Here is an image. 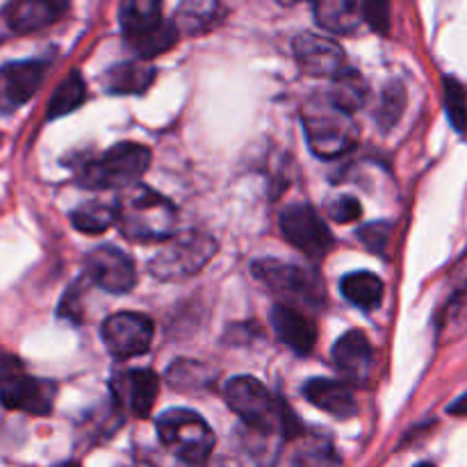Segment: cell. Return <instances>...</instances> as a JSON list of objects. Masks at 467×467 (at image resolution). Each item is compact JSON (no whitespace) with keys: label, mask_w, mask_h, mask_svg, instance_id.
Returning <instances> with one entry per match:
<instances>
[{"label":"cell","mask_w":467,"mask_h":467,"mask_svg":"<svg viewBox=\"0 0 467 467\" xmlns=\"http://www.w3.org/2000/svg\"><path fill=\"white\" fill-rule=\"evenodd\" d=\"M295 55L299 67L308 76L333 78L336 80L345 71V50L331 36L301 32L295 39Z\"/></svg>","instance_id":"obj_13"},{"label":"cell","mask_w":467,"mask_h":467,"mask_svg":"<svg viewBox=\"0 0 467 467\" xmlns=\"http://www.w3.org/2000/svg\"><path fill=\"white\" fill-rule=\"evenodd\" d=\"M441 340L451 342L459 340L461 336L467 333V295L454 292L450 301H447L445 310L441 315Z\"/></svg>","instance_id":"obj_28"},{"label":"cell","mask_w":467,"mask_h":467,"mask_svg":"<svg viewBox=\"0 0 467 467\" xmlns=\"http://www.w3.org/2000/svg\"><path fill=\"white\" fill-rule=\"evenodd\" d=\"M226 9L219 3H185L178 7L176 12V26L178 35H199V32H208L210 27L217 26L222 21Z\"/></svg>","instance_id":"obj_22"},{"label":"cell","mask_w":467,"mask_h":467,"mask_svg":"<svg viewBox=\"0 0 467 467\" xmlns=\"http://www.w3.org/2000/svg\"><path fill=\"white\" fill-rule=\"evenodd\" d=\"M404 99L406 94L401 85H390L386 91H383V99L381 103H379V114H377L379 126L390 128L392 123L400 119L401 109H404Z\"/></svg>","instance_id":"obj_31"},{"label":"cell","mask_w":467,"mask_h":467,"mask_svg":"<svg viewBox=\"0 0 467 467\" xmlns=\"http://www.w3.org/2000/svg\"><path fill=\"white\" fill-rule=\"evenodd\" d=\"M85 274L109 295H126L137 285L135 263L117 246H99L85 260Z\"/></svg>","instance_id":"obj_11"},{"label":"cell","mask_w":467,"mask_h":467,"mask_svg":"<svg viewBox=\"0 0 467 467\" xmlns=\"http://www.w3.org/2000/svg\"><path fill=\"white\" fill-rule=\"evenodd\" d=\"M57 467H78L76 463H64V465H57Z\"/></svg>","instance_id":"obj_39"},{"label":"cell","mask_w":467,"mask_h":467,"mask_svg":"<svg viewBox=\"0 0 467 467\" xmlns=\"http://www.w3.org/2000/svg\"><path fill=\"white\" fill-rule=\"evenodd\" d=\"M304 123L310 149L319 158H337L354 149V144L358 141V128H356L351 114L337 109L327 96L306 105Z\"/></svg>","instance_id":"obj_6"},{"label":"cell","mask_w":467,"mask_h":467,"mask_svg":"<svg viewBox=\"0 0 467 467\" xmlns=\"http://www.w3.org/2000/svg\"><path fill=\"white\" fill-rule=\"evenodd\" d=\"M87 99V89L85 82L78 73H71L62 85L55 89L53 99L48 103V119H59L64 114H71L73 109L80 108Z\"/></svg>","instance_id":"obj_26"},{"label":"cell","mask_w":467,"mask_h":467,"mask_svg":"<svg viewBox=\"0 0 467 467\" xmlns=\"http://www.w3.org/2000/svg\"><path fill=\"white\" fill-rule=\"evenodd\" d=\"M214 379V372H210L205 365L196 363H176L169 369V381L173 388H182V390H192V388L210 386Z\"/></svg>","instance_id":"obj_29"},{"label":"cell","mask_w":467,"mask_h":467,"mask_svg":"<svg viewBox=\"0 0 467 467\" xmlns=\"http://www.w3.org/2000/svg\"><path fill=\"white\" fill-rule=\"evenodd\" d=\"M269 322H272L278 340L290 347L295 354L306 356L313 351L315 342H317V327L308 315L296 310L295 306L278 304L269 313Z\"/></svg>","instance_id":"obj_17"},{"label":"cell","mask_w":467,"mask_h":467,"mask_svg":"<svg viewBox=\"0 0 467 467\" xmlns=\"http://www.w3.org/2000/svg\"><path fill=\"white\" fill-rule=\"evenodd\" d=\"M228 406L251 429L260 433L292 431V422L281 401L254 377H235L226 383Z\"/></svg>","instance_id":"obj_3"},{"label":"cell","mask_w":467,"mask_h":467,"mask_svg":"<svg viewBox=\"0 0 467 467\" xmlns=\"http://www.w3.org/2000/svg\"><path fill=\"white\" fill-rule=\"evenodd\" d=\"M340 290L349 304L363 310L379 308V304L383 301V281L369 272H354L345 276L340 283Z\"/></svg>","instance_id":"obj_23"},{"label":"cell","mask_w":467,"mask_h":467,"mask_svg":"<svg viewBox=\"0 0 467 467\" xmlns=\"http://www.w3.org/2000/svg\"><path fill=\"white\" fill-rule=\"evenodd\" d=\"M450 413L459 415V418H467V395L459 397V400L450 406Z\"/></svg>","instance_id":"obj_37"},{"label":"cell","mask_w":467,"mask_h":467,"mask_svg":"<svg viewBox=\"0 0 467 467\" xmlns=\"http://www.w3.org/2000/svg\"><path fill=\"white\" fill-rule=\"evenodd\" d=\"M217 242L201 231H185L169 237L167 244L150 258L149 269L160 281H182L199 274L213 260Z\"/></svg>","instance_id":"obj_7"},{"label":"cell","mask_w":467,"mask_h":467,"mask_svg":"<svg viewBox=\"0 0 467 467\" xmlns=\"http://www.w3.org/2000/svg\"><path fill=\"white\" fill-rule=\"evenodd\" d=\"M445 105L447 114H450L451 126L459 132H465L467 128V94L459 80L447 78L445 80Z\"/></svg>","instance_id":"obj_30"},{"label":"cell","mask_w":467,"mask_h":467,"mask_svg":"<svg viewBox=\"0 0 467 467\" xmlns=\"http://www.w3.org/2000/svg\"><path fill=\"white\" fill-rule=\"evenodd\" d=\"M67 12L64 3H50V0H21L12 3L5 14L12 30L16 32H35L50 26Z\"/></svg>","instance_id":"obj_19"},{"label":"cell","mask_w":467,"mask_h":467,"mask_svg":"<svg viewBox=\"0 0 467 467\" xmlns=\"http://www.w3.org/2000/svg\"><path fill=\"white\" fill-rule=\"evenodd\" d=\"M123 35L130 48L144 57H155L178 41V30L173 23L162 16V7L155 0H128L119 7Z\"/></svg>","instance_id":"obj_4"},{"label":"cell","mask_w":467,"mask_h":467,"mask_svg":"<svg viewBox=\"0 0 467 467\" xmlns=\"http://www.w3.org/2000/svg\"><path fill=\"white\" fill-rule=\"evenodd\" d=\"M71 223L80 233H89V235H99L105 233L109 226L117 223V213L114 205L99 203V201H89V203L80 205L71 213Z\"/></svg>","instance_id":"obj_25"},{"label":"cell","mask_w":467,"mask_h":467,"mask_svg":"<svg viewBox=\"0 0 467 467\" xmlns=\"http://www.w3.org/2000/svg\"><path fill=\"white\" fill-rule=\"evenodd\" d=\"M360 213H363V208H360V203L354 196H340V199H336L328 205V214L336 222H356L360 217Z\"/></svg>","instance_id":"obj_33"},{"label":"cell","mask_w":467,"mask_h":467,"mask_svg":"<svg viewBox=\"0 0 467 467\" xmlns=\"http://www.w3.org/2000/svg\"><path fill=\"white\" fill-rule=\"evenodd\" d=\"M158 436L185 465L201 467L214 450V433L194 410L171 409L160 415Z\"/></svg>","instance_id":"obj_5"},{"label":"cell","mask_w":467,"mask_h":467,"mask_svg":"<svg viewBox=\"0 0 467 467\" xmlns=\"http://www.w3.org/2000/svg\"><path fill=\"white\" fill-rule=\"evenodd\" d=\"M132 467H153V465H149V463H137V465H132Z\"/></svg>","instance_id":"obj_38"},{"label":"cell","mask_w":467,"mask_h":467,"mask_svg":"<svg viewBox=\"0 0 467 467\" xmlns=\"http://www.w3.org/2000/svg\"><path fill=\"white\" fill-rule=\"evenodd\" d=\"M388 12H390V7H388L386 3H365V21H368L374 30H388V21H390V18H388Z\"/></svg>","instance_id":"obj_34"},{"label":"cell","mask_w":467,"mask_h":467,"mask_svg":"<svg viewBox=\"0 0 467 467\" xmlns=\"http://www.w3.org/2000/svg\"><path fill=\"white\" fill-rule=\"evenodd\" d=\"M155 78V68L144 59L114 64L105 71L103 82L109 94H144Z\"/></svg>","instance_id":"obj_21"},{"label":"cell","mask_w":467,"mask_h":467,"mask_svg":"<svg viewBox=\"0 0 467 467\" xmlns=\"http://www.w3.org/2000/svg\"><path fill=\"white\" fill-rule=\"evenodd\" d=\"M313 9L319 26L333 35H349L365 21V3L356 0H322L315 3Z\"/></svg>","instance_id":"obj_20"},{"label":"cell","mask_w":467,"mask_h":467,"mask_svg":"<svg viewBox=\"0 0 467 467\" xmlns=\"http://www.w3.org/2000/svg\"><path fill=\"white\" fill-rule=\"evenodd\" d=\"M418 467H433V465H429V463H422V465H418Z\"/></svg>","instance_id":"obj_40"},{"label":"cell","mask_w":467,"mask_h":467,"mask_svg":"<svg viewBox=\"0 0 467 467\" xmlns=\"http://www.w3.org/2000/svg\"><path fill=\"white\" fill-rule=\"evenodd\" d=\"M55 386L50 381L21 377L5 381L0 386V404L9 410H21L30 415H48L53 410Z\"/></svg>","instance_id":"obj_15"},{"label":"cell","mask_w":467,"mask_h":467,"mask_svg":"<svg viewBox=\"0 0 467 467\" xmlns=\"http://www.w3.org/2000/svg\"><path fill=\"white\" fill-rule=\"evenodd\" d=\"M254 276L258 278L263 285L276 292L278 296H285L292 304H308V306H322L324 304V287L317 276L306 272L304 267L296 265L283 263V260L265 258L255 260L251 267Z\"/></svg>","instance_id":"obj_8"},{"label":"cell","mask_w":467,"mask_h":467,"mask_svg":"<svg viewBox=\"0 0 467 467\" xmlns=\"http://www.w3.org/2000/svg\"><path fill=\"white\" fill-rule=\"evenodd\" d=\"M451 283H454V292L467 295V255L459 260V265L451 272Z\"/></svg>","instance_id":"obj_36"},{"label":"cell","mask_w":467,"mask_h":467,"mask_svg":"<svg viewBox=\"0 0 467 467\" xmlns=\"http://www.w3.org/2000/svg\"><path fill=\"white\" fill-rule=\"evenodd\" d=\"M306 400L313 406H317L324 413L333 415L337 420H349L358 413V404H356L354 392L349 386L340 381H331V379H313L304 386Z\"/></svg>","instance_id":"obj_18"},{"label":"cell","mask_w":467,"mask_h":467,"mask_svg":"<svg viewBox=\"0 0 467 467\" xmlns=\"http://www.w3.org/2000/svg\"><path fill=\"white\" fill-rule=\"evenodd\" d=\"M21 360H18L16 356L0 351V386H3L5 381H12V379L21 377Z\"/></svg>","instance_id":"obj_35"},{"label":"cell","mask_w":467,"mask_h":467,"mask_svg":"<svg viewBox=\"0 0 467 467\" xmlns=\"http://www.w3.org/2000/svg\"><path fill=\"white\" fill-rule=\"evenodd\" d=\"M333 363L349 383H368L374 372V351L368 336L360 331L345 333L333 347Z\"/></svg>","instance_id":"obj_16"},{"label":"cell","mask_w":467,"mask_h":467,"mask_svg":"<svg viewBox=\"0 0 467 467\" xmlns=\"http://www.w3.org/2000/svg\"><path fill=\"white\" fill-rule=\"evenodd\" d=\"M109 388H112L114 401L126 409V413L146 418L158 400L160 379L150 369H128V372H119Z\"/></svg>","instance_id":"obj_14"},{"label":"cell","mask_w":467,"mask_h":467,"mask_svg":"<svg viewBox=\"0 0 467 467\" xmlns=\"http://www.w3.org/2000/svg\"><path fill=\"white\" fill-rule=\"evenodd\" d=\"M292 467H340V459L328 438H313L296 451Z\"/></svg>","instance_id":"obj_27"},{"label":"cell","mask_w":467,"mask_h":467,"mask_svg":"<svg viewBox=\"0 0 467 467\" xmlns=\"http://www.w3.org/2000/svg\"><path fill=\"white\" fill-rule=\"evenodd\" d=\"M281 231L285 240L310 258H322L331 251L333 235L315 208L306 203L290 205L281 214Z\"/></svg>","instance_id":"obj_9"},{"label":"cell","mask_w":467,"mask_h":467,"mask_svg":"<svg viewBox=\"0 0 467 467\" xmlns=\"http://www.w3.org/2000/svg\"><path fill=\"white\" fill-rule=\"evenodd\" d=\"M46 76V64L39 59L27 62H9L0 67V114L16 112L26 105Z\"/></svg>","instance_id":"obj_12"},{"label":"cell","mask_w":467,"mask_h":467,"mask_svg":"<svg viewBox=\"0 0 467 467\" xmlns=\"http://www.w3.org/2000/svg\"><path fill=\"white\" fill-rule=\"evenodd\" d=\"M360 242L374 254H383L390 242V226L388 223H369L360 231Z\"/></svg>","instance_id":"obj_32"},{"label":"cell","mask_w":467,"mask_h":467,"mask_svg":"<svg viewBox=\"0 0 467 467\" xmlns=\"http://www.w3.org/2000/svg\"><path fill=\"white\" fill-rule=\"evenodd\" d=\"M327 99L342 112L354 114L356 109L363 108L365 99H368V85H365V80L356 71H342L333 80V87Z\"/></svg>","instance_id":"obj_24"},{"label":"cell","mask_w":467,"mask_h":467,"mask_svg":"<svg viewBox=\"0 0 467 467\" xmlns=\"http://www.w3.org/2000/svg\"><path fill=\"white\" fill-rule=\"evenodd\" d=\"M150 164V150L144 144L123 141L112 146L103 155L87 160L78 167V182L91 190H105V187H130L140 181Z\"/></svg>","instance_id":"obj_2"},{"label":"cell","mask_w":467,"mask_h":467,"mask_svg":"<svg viewBox=\"0 0 467 467\" xmlns=\"http://www.w3.org/2000/svg\"><path fill=\"white\" fill-rule=\"evenodd\" d=\"M153 322L141 313H117L100 328L105 347L117 358H135L149 351L153 342Z\"/></svg>","instance_id":"obj_10"},{"label":"cell","mask_w":467,"mask_h":467,"mask_svg":"<svg viewBox=\"0 0 467 467\" xmlns=\"http://www.w3.org/2000/svg\"><path fill=\"white\" fill-rule=\"evenodd\" d=\"M117 226L132 242H162L176 231V208L167 196L135 182L117 196Z\"/></svg>","instance_id":"obj_1"}]
</instances>
